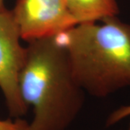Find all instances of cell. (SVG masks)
<instances>
[{"label":"cell","mask_w":130,"mask_h":130,"mask_svg":"<svg viewBox=\"0 0 130 130\" xmlns=\"http://www.w3.org/2000/svg\"><path fill=\"white\" fill-rule=\"evenodd\" d=\"M19 77L25 103L32 107L29 130H67L85 103V91L74 79L65 50L54 36L28 43Z\"/></svg>","instance_id":"1"},{"label":"cell","mask_w":130,"mask_h":130,"mask_svg":"<svg viewBox=\"0 0 130 130\" xmlns=\"http://www.w3.org/2000/svg\"><path fill=\"white\" fill-rule=\"evenodd\" d=\"M54 38L85 93L103 98L130 86V23L111 17L77 24Z\"/></svg>","instance_id":"2"},{"label":"cell","mask_w":130,"mask_h":130,"mask_svg":"<svg viewBox=\"0 0 130 130\" xmlns=\"http://www.w3.org/2000/svg\"><path fill=\"white\" fill-rule=\"evenodd\" d=\"M20 34L11 10L0 11V89L9 116H25L29 107L23 101L19 87L27 47L22 46Z\"/></svg>","instance_id":"3"},{"label":"cell","mask_w":130,"mask_h":130,"mask_svg":"<svg viewBox=\"0 0 130 130\" xmlns=\"http://www.w3.org/2000/svg\"><path fill=\"white\" fill-rule=\"evenodd\" d=\"M11 11L27 43L55 36L77 25L66 0H16Z\"/></svg>","instance_id":"4"},{"label":"cell","mask_w":130,"mask_h":130,"mask_svg":"<svg viewBox=\"0 0 130 130\" xmlns=\"http://www.w3.org/2000/svg\"><path fill=\"white\" fill-rule=\"evenodd\" d=\"M77 24L93 23L119 13L117 0H66Z\"/></svg>","instance_id":"5"},{"label":"cell","mask_w":130,"mask_h":130,"mask_svg":"<svg viewBox=\"0 0 130 130\" xmlns=\"http://www.w3.org/2000/svg\"><path fill=\"white\" fill-rule=\"evenodd\" d=\"M0 130H29V123L21 117L0 119Z\"/></svg>","instance_id":"6"},{"label":"cell","mask_w":130,"mask_h":130,"mask_svg":"<svg viewBox=\"0 0 130 130\" xmlns=\"http://www.w3.org/2000/svg\"><path fill=\"white\" fill-rule=\"evenodd\" d=\"M130 116V105L129 106H124L117 108L114 111H113L108 116L107 119L106 124V126L116 124L124 119Z\"/></svg>","instance_id":"7"},{"label":"cell","mask_w":130,"mask_h":130,"mask_svg":"<svg viewBox=\"0 0 130 130\" xmlns=\"http://www.w3.org/2000/svg\"><path fill=\"white\" fill-rule=\"evenodd\" d=\"M4 1L5 0H0V11L5 10L6 9L5 7V4H4Z\"/></svg>","instance_id":"8"},{"label":"cell","mask_w":130,"mask_h":130,"mask_svg":"<svg viewBox=\"0 0 130 130\" xmlns=\"http://www.w3.org/2000/svg\"><path fill=\"white\" fill-rule=\"evenodd\" d=\"M128 130H130V123H129V128H128Z\"/></svg>","instance_id":"9"}]
</instances>
